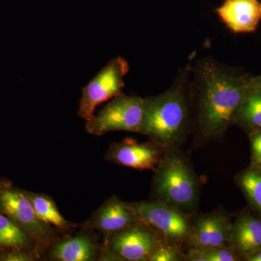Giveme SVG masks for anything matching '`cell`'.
<instances>
[{"label":"cell","instance_id":"10","mask_svg":"<svg viewBox=\"0 0 261 261\" xmlns=\"http://www.w3.org/2000/svg\"><path fill=\"white\" fill-rule=\"evenodd\" d=\"M140 221L128 202L113 196L94 211L80 226L85 229L98 230L107 236Z\"/></svg>","mask_w":261,"mask_h":261},{"label":"cell","instance_id":"1","mask_svg":"<svg viewBox=\"0 0 261 261\" xmlns=\"http://www.w3.org/2000/svg\"><path fill=\"white\" fill-rule=\"evenodd\" d=\"M195 77L199 128L206 138H219L238 116L250 90L249 82L234 76L212 60L202 62Z\"/></svg>","mask_w":261,"mask_h":261},{"label":"cell","instance_id":"6","mask_svg":"<svg viewBox=\"0 0 261 261\" xmlns=\"http://www.w3.org/2000/svg\"><path fill=\"white\" fill-rule=\"evenodd\" d=\"M0 213L8 216L32 237L39 252L58 239V231L38 218L23 190L0 184Z\"/></svg>","mask_w":261,"mask_h":261},{"label":"cell","instance_id":"15","mask_svg":"<svg viewBox=\"0 0 261 261\" xmlns=\"http://www.w3.org/2000/svg\"><path fill=\"white\" fill-rule=\"evenodd\" d=\"M24 193L32 202L36 214L39 219L44 224L51 226L58 232L65 233L69 231L75 227V225L72 224L62 216L56 202L49 196L45 194L37 193L25 191Z\"/></svg>","mask_w":261,"mask_h":261},{"label":"cell","instance_id":"11","mask_svg":"<svg viewBox=\"0 0 261 261\" xmlns=\"http://www.w3.org/2000/svg\"><path fill=\"white\" fill-rule=\"evenodd\" d=\"M231 224L222 211L197 216L192 221L191 248L210 249L224 247L229 243Z\"/></svg>","mask_w":261,"mask_h":261},{"label":"cell","instance_id":"24","mask_svg":"<svg viewBox=\"0 0 261 261\" xmlns=\"http://www.w3.org/2000/svg\"><path fill=\"white\" fill-rule=\"evenodd\" d=\"M249 86L250 89H261V76L249 81Z\"/></svg>","mask_w":261,"mask_h":261},{"label":"cell","instance_id":"12","mask_svg":"<svg viewBox=\"0 0 261 261\" xmlns=\"http://www.w3.org/2000/svg\"><path fill=\"white\" fill-rule=\"evenodd\" d=\"M216 12L232 32H252L261 20V3L259 0H224Z\"/></svg>","mask_w":261,"mask_h":261},{"label":"cell","instance_id":"17","mask_svg":"<svg viewBox=\"0 0 261 261\" xmlns=\"http://www.w3.org/2000/svg\"><path fill=\"white\" fill-rule=\"evenodd\" d=\"M238 116L247 126L255 129H260L261 89L250 88L244 99Z\"/></svg>","mask_w":261,"mask_h":261},{"label":"cell","instance_id":"19","mask_svg":"<svg viewBox=\"0 0 261 261\" xmlns=\"http://www.w3.org/2000/svg\"><path fill=\"white\" fill-rule=\"evenodd\" d=\"M190 261H236L238 256L232 249L226 246L210 249L191 248L185 256Z\"/></svg>","mask_w":261,"mask_h":261},{"label":"cell","instance_id":"21","mask_svg":"<svg viewBox=\"0 0 261 261\" xmlns=\"http://www.w3.org/2000/svg\"><path fill=\"white\" fill-rule=\"evenodd\" d=\"M39 254L37 250H10L0 255V260L34 261L39 258Z\"/></svg>","mask_w":261,"mask_h":261},{"label":"cell","instance_id":"8","mask_svg":"<svg viewBox=\"0 0 261 261\" xmlns=\"http://www.w3.org/2000/svg\"><path fill=\"white\" fill-rule=\"evenodd\" d=\"M128 70V62L121 57L108 62L82 89L79 116L86 121H89L94 116L98 106L122 94L125 86L123 79Z\"/></svg>","mask_w":261,"mask_h":261},{"label":"cell","instance_id":"9","mask_svg":"<svg viewBox=\"0 0 261 261\" xmlns=\"http://www.w3.org/2000/svg\"><path fill=\"white\" fill-rule=\"evenodd\" d=\"M164 154V149L154 144L139 142L127 138L121 142H113L106 154V161L124 167L144 171H155Z\"/></svg>","mask_w":261,"mask_h":261},{"label":"cell","instance_id":"4","mask_svg":"<svg viewBox=\"0 0 261 261\" xmlns=\"http://www.w3.org/2000/svg\"><path fill=\"white\" fill-rule=\"evenodd\" d=\"M128 204L141 222L160 239L163 238L165 243L176 245L190 243L192 221L183 211L159 200Z\"/></svg>","mask_w":261,"mask_h":261},{"label":"cell","instance_id":"5","mask_svg":"<svg viewBox=\"0 0 261 261\" xmlns=\"http://www.w3.org/2000/svg\"><path fill=\"white\" fill-rule=\"evenodd\" d=\"M144 105L142 98L119 94L86 121V130L94 136L118 130L140 134Z\"/></svg>","mask_w":261,"mask_h":261},{"label":"cell","instance_id":"16","mask_svg":"<svg viewBox=\"0 0 261 261\" xmlns=\"http://www.w3.org/2000/svg\"><path fill=\"white\" fill-rule=\"evenodd\" d=\"M0 248L7 250H28L39 252L37 244L32 237L13 220L2 213H0Z\"/></svg>","mask_w":261,"mask_h":261},{"label":"cell","instance_id":"23","mask_svg":"<svg viewBox=\"0 0 261 261\" xmlns=\"http://www.w3.org/2000/svg\"><path fill=\"white\" fill-rule=\"evenodd\" d=\"M248 261H261V248L245 257Z\"/></svg>","mask_w":261,"mask_h":261},{"label":"cell","instance_id":"20","mask_svg":"<svg viewBox=\"0 0 261 261\" xmlns=\"http://www.w3.org/2000/svg\"><path fill=\"white\" fill-rule=\"evenodd\" d=\"M183 256L178 245L161 242L149 257V261L183 260Z\"/></svg>","mask_w":261,"mask_h":261},{"label":"cell","instance_id":"3","mask_svg":"<svg viewBox=\"0 0 261 261\" xmlns=\"http://www.w3.org/2000/svg\"><path fill=\"white\" fill-rule=\"evenodd\" d=\"M154 173L152 187L159 201L183 212L197 207L198 180L191 165L176 149H164Z\"/></svg>","mask_w":261,"mask_h":261},{"label":"cell","instance_id":"2","mask_svg":"<svg viewBox=\"0 0 261 261\" xmlns=\"http://www.w3.org/2000/svg\"><path fill=\"white\" fill-rule=\"evenodd\" d=\"M187 80V72L181 73L166 92L144 99L140 134L163 149L177 148L186 136L190 121Z\"/></svg>","mask_w":261,"mask_h":261},{"label":"cell","instance_id":"7","mask_svg":"<svg viewBox=\"0 0 261 261\" xmlns=\"http://www.w3.org/2000/svg\"><path fill=\"white\" fill-rule=\"evenodd\" d=\"M161 240L143 223L107 235L99 258L103 260L149 261Z\"/></svg>","mask_w":261,"mask_h":261},{"label":"cell","instance_id":"14","mask_svg":"<svg viewBox=\"0 0 261 261\" xmlns=\"http://www.w3.org/2000/svg\"><path fill=\"white\" fill-rule=\"evenodd\" d=\"M230 243L245 257L261 248V220L241 216L231 224Z\"/></svg>","mask_w":261,"mask_h":261},{"label":"cell","instance_id":"18","mask_svg":"<svg viewBox=\"0 0 261 261\" xmlns=\"http://www.w3.org/2000/svg\"><path fill=\"white\" fill-rule=\"evenodd\" d=\"M238 182L252 205L261 213V170L247 169L239 175Z\"/></svg>","mask_w":261,"mask_h":261},{"label":"cell","instance_id":"25","mask_svg":"<svg viewBox=\"0 0 261 261\" xmlns=\"http://www.w3.org/2000/svg\"><path fill=\"white\" fill-rule=\"evenodd\" d=\"M1 183H2V182H0V184H1Z\"/></svg>","mask_w":261,"mask_h":261},{"label":"cell","instance_id":"13","mask_svg":"<svg viewBox=\"0 0 261 261\" xmlns=\"http://www.w3.org/2000/svg\"><path fill=\"white\" fill-rule=\"evenodd\" d=\"M88 229L74 236L56 240L51 244L49 257L58 261H92L99 258L101 250Z\"/></svg>","mask_w":261,"mask_h":261},{"label":"cell","instance_id":"22","mask_svg":"<svg viewBox=\"0 0 261 261\" xmlns=\"http://www.w3.org/2000/svg\"><path fill=\"white\" fill-rule=\"evenodd\" d=\"M252 159L261 168V128L254 132L251 138Z\"/></svg>","mask_w":261,"mask_h":261}]
</instances>
